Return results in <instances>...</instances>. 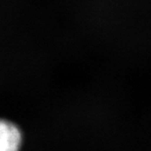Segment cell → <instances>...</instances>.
Wrapping results in <instances>:
<instances>
[{
    "label": "cell",
    "instance_id": "cell-1",
    "mask_svg": "<svg viewBox=\"0 0 151 151\" xmlns=\"http://www.w3.org/2000/svg\"><path fill=\"white\" fill-rule=\"evenodd\" d=\"M21 134L13 123L0 119V151H19Z\"/></svg>",
    "mask_w": 151,
    "mask_h": 151
}]
</instances>
